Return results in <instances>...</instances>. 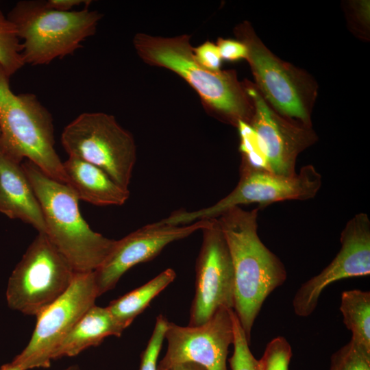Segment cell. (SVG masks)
Here are the masks:
<instances>
[{
  "label": "cell",
  "instance_id": "1",
  "mask_svg": "<svg viewBox=\"0 0 370 370\" xmlns=\"http://www.w3.org/2000/svg\"><path fill=\"white\" fill-rule=\"evenodd\" d=\"M258 208L245 210L235 206L217 218L234 268L233 310L249 342L263 303L287 277L282 261L258 234Z\"/></svg>",
  "mask_w": 370,
  "mask_h": 370
},
{
  "label": "cell",
  "instance_id": "2",
  "mask_svg": "<svg viewBox=\"0 0 370 370\" xmlns=\"http://www.w3.org/2000/svg\"><path fill=\"white\" fill-rule=\"evenodd\" d=\"M190 39L186 34L162 37L139 33L135 35L133 44L145 62L181 76L230 123L236 127L239 121L249 123L253 105L235 72L211 71L202 66L195 58Z\"/></svg>",
  "mask_w": 370,
  "mask_h": 370
},
{
  "label": "cell",
  "instance_id": "3",
  "mask_svg": "<svg viewBox=\"0 0 370 370\" xmlns=\"http://www.w3.org/2000/svg\"><path fill=\"white\" fill-rule=\"evenodd\" d=\"M39 201L45 234L76 272L95 271L116 241L93 231L81 214L79 199L66 184L42 172L28 160L21 162Z\"/></svg>",
  "mask_w": 370,
  "mask_h": 370
},
{
  "label": "cell",
  "instance_id": "4",
  "mask_svg": "<svg viewBox=\"0 0 370 370\" xmlns=\"http://www.w3.org/2000/svg\"><path fill=\"white\" fill-rule=\"evenodd\" d=\"M0 64V153L21 163L29 160L50 177L66 184L55 149L53 117L32 93L14 94Z\"/></svg>",
  "mask_w": 370,
  "mask_h": 370
},
{
  "label": "cell",
  "instance_id": "5",
  "mask_svg": "<svg viewBox=\"0 0 370 370\" xmlns=\"http://www.w3.org/2000/svg\"><path fill=\"white\" fill-rule=\"evenodd\" d=\"M60 12L50 8L46 1H18L7 17L23 40L21 56L25 64H48L73 54L82 42L94 35L102 14L88 8Z\"/></svg>",
  "mask_w": 370,
  "mask_h": 370
},
{
  "label": "cell",
  "instance_id": "6",
  "mask_svg": "<svg viewBox=\"0 0 370 370\" xmlns=\"http://www.w3.org/2000/svg\"><path fill=\"white\" fill-rule=\"evenodd\" d=\"M235 34L247 49L248 61L256 86L267 103L281 116L312 127L311 112L317 84L304 71L275 56L247 21Z\"/></svg>",
  "mask_w": 370,
  "mask_h": 370
},
{
  "label": "cell",
  "instance_id": "7",
  "mask_svg": "<svg viewBox=\"0 0 370 370\" xmlns=\"http://www.w3.org/2000/svg\"><path fill=\"white\" fill-rule=\"evenodd\" d=\"M61 143L69 156L92 164L119 185L128 188L136 160L132 134L114 116L84 112L63 130Z\"/></svg>",
  "mask_w": 370,
  "mask_h": 370
},
{
  "label": "cell",
  "instance_id": "8",
  "mask_svg": "<svg viewBox=\"0 0 370 370\" xmlns=\"http://www.w3.org/2000/svg\"><path fill=\"white\" fill-rule=\"evenodd\" d=\"M76 271L44 233H38L10 275V308L38 317L63 295Z\"/></svg>",
  "mask_w": 370,
  "mask_h": 370
},
{
  "label": "cell",
  "instance_id": "9",
  "mask_svg": "<svg viewBox=\"0 0 370 370\" xmlns=\"http://www.w3.org/2000/svg\"><path fill=\"white\" fill-rule=\"evenodd\" d=\"M321 186V175L312 165L303 166L292 177L278 175L241 164L240 180L236 188L216 204L198 210L175 211L158 223L181 225L217 218L227 210L243 204L257 203L260 208L285 200L313 198Z\"/></svg>",
  "mask_w": 370,
  "mask_h": 370
},
{
  "label": "cell",
  "instance_id": "10",
  "mask_svg": "<svg viewBox=\"0 0 370 370\" xmlns=\"http://www.w3.org/2000/svg\"><path fill=\"white\" fill-rule=\"evenodd\" d=\"M98 297L94 271L76 272L66 291L36 317L28 344L12 362L24 370L49 367L56 348Z\"/></svg>",
  "mask_w": 370,
  "mask_h": 370
},
{
  "label": "cell",
  "instance_id": "11",
  "mask_svg": "<svg viewBox=\"0 0 370 370\" xmlns=\"http://www.w3.org/2000/svg\"><path fill=\"white\" fill-rule=\"evenodd\" d=\"M203 240L195 266V289L189 326L207 321L221 308L234 306V273L229 248L217 219L202 230Z\"/></svg>",
  "mask_w": 370,
  "mask_h": 370
},
{
  "label": "cell",
  "instance_id": "12",
  "mask_svg": "<svg viewBox=\"0 0 370 370\" xmlns=\"http://www.w3.org/2000/svg\"><path fill=\"white\" fill-rule=\"evenodd\" d=\"M232 312V308H221L197 326L169 322L164 335L166 351L158 370H171L186 362L206 370H227L228 348L234 341Z\"/></svg>",
  "mask_w": 370,
  "mask_h": 370
},
{
  "label": "cell",
  "instance_id": "13",
  "mask_svg": "<svg viewBox=\"0 0 370 370\" xmlns=\"http://www.w3.org/2000/svg\"><path fill=\"white\" fill-rule=\"evenodd\" d=\"M341 247L332 261L318 275L298 288L293 299L295 314L310 316L323 290L336 281L370 273V221L366 213L351 219L341 232Z\"/></svg>",
  "mask_w": 370,
  "mask_h": 370
},
{
  "label": "cell",
  "instance_id": "14",
  "mask_svg": "<svg viewBox=\"0 0 370 370\" xmlns=\"http://www.w3.org/2000/svg\"><path fill=\"white\" fill-rule=\"evenodd\" d=\"M254 112L249 123L262 143L270 172L292 177L298 155L318 139L312 127L299 124L276 112L255 84H244Z\"/></svg>",
  "mask_w": 370,
  "mask_h": 370
},
{
  "label": "cell",
  "instance_id": "15",
  "mask_svg": "<svg viewBox=\"0 0 370 370\" xmlns=\"http://www.w3.org/2000/svg\"><path fill=\"white\" fill-rule=\"evenodd\" d=\"M208 223V219L181 225L156 222L116 241L103 263L94 271L99 296L114 288L130 269L153 259L169 244L201 230Z\"/></svg>",
  "mask_w": 370,
  "mask_h": 370
},
{
  "label": "cell",
  "instance_id": "16",
  "mask_svg": "<svg viewBox=\"0 0 370 370\" xmlns=\"http://www.w3.org/2000/svg\"><path fill=\"white\" fill-rule=\"evenodd\" d=\"M0 212L31 225L38 233L46 232L41 207L21 163L1 153Z\"/></svg>",
  "mask_w": 370,
  "mask_h": 370
},
{
  "label": "cell",
  "instance_id": "17",
  "mask_svg": "<svg viewBox=\"0 0 370 370\" xmlns=\"http://www.w3.org/2000/svg\"><path fill=\"white\" fill-rule=\"evenodd\" d=\"M66 185L79 200L96 206H121L130 197L129 188L116 183L98 166L69 156L63 162Z\"/></svg>",
  "mask_w": 370,
  "mask_h": 370
},
{
  "label": "cell",
  "instance_id": "18",
  "mask_svg": "<svg viewBox=\"0 0 370 370\" xmlns=\"http://www.w3.org/2000/svg\"><path fill=\"white\" fill-rule=\"evenodd\" d=\"M123 330L107 307L95 304L64 338L55 350L52 360L75 356L88 347L99 345L108 336H121Z\"/></svg>",
  "mask_w": 370,
  "mask_h": 370
},
{
  "label": "cell",
  "instance_id": "19",
  "mask_svg": "<svg viewBox=\"0 0 370 370\" xmlns=\"http://www.w3.org/2000/svg\"><path fill=\"white\" fill-rule=\"evenodd\" d=\"M175 276L173 269H166L145 284L112 301L106 307L125 330L175 280Z\"/></svg>",
  "mask_w": 370,
  "mask_h": 370
},
{
  "label": "cell",
  "instance_id": "20",
  "mask_svg": "<svg viewBox=\"0 0 370 370\" xmlns=\"http://www.w3.org/2000/svg\"><path fill=\"white\" fill-rule=\"evenodd\" d=\"M339 309L352 339L370 349V292L359 289L341 294Z\"/></svg>",
  "mask_w": 370,
  "mask_h": 370
},
{
  "label": "cell",
  "instance_id": "21",
  "mask_svg": "<svg viewBox=\"0 0 370 370\" xmlns=\"http://www.w3.org/2000/svg\"><path fill=\"white\" fill-rule=\"evenodd\" d=\"M21 51L14 25L0 10V64L10 77L25 65Z\"/></svg>",
  "mask_w": 370,
  "mask_h": 370
},
{
  "label": "cell",
  "instance_id": "22",
  "mask_svg": "<svg viewBox=\"0 0 370 370\" xmlns=\"http://www.w3.org/2000/svg\"><path fill=\"white\" fill-rule=\"evenodd\" d=\"M237 127L241 137V164L269 171L262 143L254 128L243 121H239Z\"/></svg>",
  "mask_w": 370,
  "mask_h": 370
},
{
  "label": "cell",
  "instance_id": "23",
  "mask_svg": "<svg viewBox=\"0 0 370 370\" xmlns=\"http://www.w3.org/2000/svg\"><path fill=\"white\" fill-rule=\"evenodd\" d=\"M329 370H370V349L351 338L332 355Z\"/></svg>",
  "mask_w": 370,
  "mask_h": 370
},
{
  "label": "cell",
  "instance_id": "24",
  "mask_svg": "<svg viewBox=\"0 0 370 370\" xmlns=\"http://www.w3.org/2000/svg\"><path fill=\"white\" fill-rule=\"evenodd\" d=\"M234 352L229 359L232 370H258V360L255 358L249 349L245 333L233 310Z\"/></svg>",
  "mask_w": 370,
  "mask_h": 370
},
{
  "label": "cell",
  "instance_id": "25",
  "mask_svg": "<svg viewBox=\"0 0 370 370\" xmlns=\"http://www.w3.org/2000/svg\"><path fill=\"white\" fill-rule=\"evenodd\" d=\"M292 357L291 346L284 336L273 338L258 360V370H288Z\"/></svg>",
  "mask_w": 370,
  "mask_h": 370
},
{
  "label": "cell",
  "instance_id": "26",
  "mask_svg": "<svg viewBox=\"0 0 370 370\" xmlns=\"http://www.w3.org/2000/svg\"><path fill=\"white\" fill-rule=\"evenodd\" d=\"M169 321L162 314L157 317L152 334L140 356L138 370H158V358Z\"/></svg>",
  "mask_w": 370,
  "mask_h": 370
},
{
  "label": "cell",
  "instance_id": "27",
  "mask_svg": "<svg viewBox=\"0 0 370 370\" xmlns=\"http://www.w3.org/2000/svg\"><path fill=\"white\" fill-rule=\"evenodd\" d=\"M197 61L204 68L211 71H220L221 57L217 45L206 41L194 49Z\"/></svg>",
  "mask_w": 370,
  "mask_h": 370
},
{
  "label": "cell",
  "instance_id": "28",
  "mask_svg": "<svg viewBox=\"0 0 370 370\" xmlns=\"http://www.w3.org/2000/svg\"><path fill=\"white\" fill-rule=\"evenodd\" d=\"M221 59L234 61L247 57V49L240 40L219 38L217 45Z\"/></svg>",
  "mask_w": 370,
  "mask_h": 370
},
{
  "label": "cell",
  "instance_id": "29",
  "mask_svg": "<svg viewBox=\"0 0 370 370\" xmlns=\"http://www.w3.org/2000/svg\"><path fill=\"white\" fill-rule=\"evenodd\" d=\"M90 1L84 0H48L47 5L51 9L60 12H70L76 6L81 4L88 5Z\"/></svg>",
  "mask_w": 370,
  "mask_h": 370
},
{
  "label": "cell",
  "instance_id": "30",
  "mask_svg": "<svg viewBox=\"0 0 370 370\" xmlns=\"http://www.w3.org/2000/svg\"><path fill=\"white\" fill-rule=\"evenodd\" d=\"M171 370H206L204 367L193 362H186L175 366Z\"/></svg>",
  "mask_w": 370,
  "mask_h": 370
},
{
  "label": "cell",
  "instance_id": "31",
  "mask_svg": "<svg viewBox=\"0 0 370 370\" xmlns=\"http://www.w3.org/2000/svg\"><path fill=\"white\" fill-rule=\"evenodd\" d=\"M0 370H24L19 365L11 362L10 363L3 365Z\"/></svg>",
  "mask_w": 370,
  "mask_h": 370
},
{
  "label": "cell",
  "instance_id": "32",
  "mask_svg": "<svg viewBox=\"0 0 370 370\" xmlns=\"http://www.w3.org/2000/svg\"><path fill=\"white\" fill-rule=\"evenodd\" d=\"M65 370H80V369L77 367L72 366V367H70L66 369Z\"/></svg>",
  "mask_w": 370,
  "mask_h": 370
},
{
  "label": "cell",
  "instance_id": "33",
  "mask_svg": "<svg viewBox=\"0 0 370 370\" xmlns=\"http://www.w3.org/2000/svg\"><path fill=\"white\" fill-rule=\"evenodd\" d=\"M0 136H1V130H0Z\"/></svg>",
  "mask_w": 370,
  "mask_h": 370
}]
</instances>
